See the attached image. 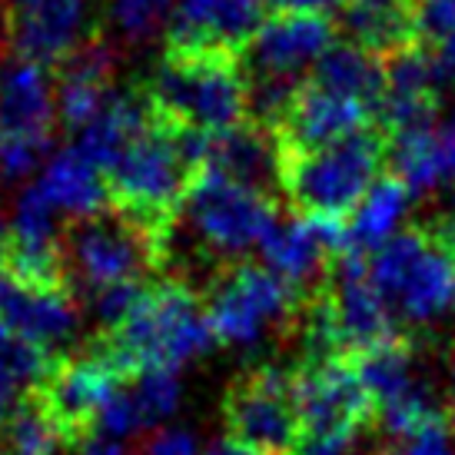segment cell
<instances>
[{
    "label": "cell",
    "instance_id": "obj_1",
    "mask_svg": "<svg viewBox=\"0 0 455 455\" xmlns=\"http://www.w3.org/2000/svg\"><path fill=\"white\" fill-rule=\"evenodd\" d=\"M213 329L206 303L183 279H164L147 286L143 299L114 332L90 342L93 353L114 363L127 379L140 372H180V369L213 349Z\"/></svg>",
    "mask_w": 455,
    "mask_h": 455
},
{
    "label": "cell",
    "instance_id": "obj_2",
    "mask_svg": "<svg viewBox=\"0 0 455 455\" xmlns=\"http://www.w3.org/2000/svg\"><path fill=\"white\" fill-rule=\"evenodd\" d=\"M153 114L193 133H223L250 120V84L233 53L166 51L147 80Z\"/></svg>",
    "mask_w": 455,
    "mask_h": 455
},
{
    "label": "cell",
    "instance_id": "obj_3",
    "mask_svg": "<svg viewBox=\"0 0 455 455\" xmlns=\"http://www.w3.org/2000/svg\"><path fill=\"white\" fill-rule=\"evenodd\" d=\"M386 160H389V137L379 127H366L326 150L283 153L279 190L296 216L346 223V216L355 213V206L379 180Z\"/></svg>",
    "mask_w": 455,
    "mask_h": 455
},
{
    "label": "cell",
    "instance_id": "obj_4",
    "mask_svg": "<svg viewBox=\"0 0 455 455\" xmlns=\"http://www.w3.org/2000/svg\"><path fill=\"white\" fill-rule=\"evenodd\" d=\"M193 177L196 164L187 147V130L156 116L107 173V190L114 210L133 216L143 227L170 233Z\"/></svg>",
    "mask_w": 455,
    "mask_h": 455
},
{
    "label": "cell",
    "instance_id": "obj_5",
    "mask_svg": "<svg viewBox=\"0 0 455 455\" xmlns=\"http://www.w3.org/2000/svg\"><path fill=\"white\" fill-rule=\"evenodd\" d=\"M369 279L405 326L439 329L455 319V253L435 229H403L372 253Z\"/></svg>",
    "mask_w": 455,
    "mask_h": 455
},
{
    "label": "cell",
    "instance_id": "obj_6",
    "mask_svg": "<svg viewBox=\"0 0 455 455\" xmlns=\"http://www.w3.org/2000/svg\"><path fill=\"white\" fill-rule=\"evenodd\" d=\"M170 236L173 229L164 233L120 210H103L67 227V273H74L76 286L87 292L120 283H147L150 273L170 263Z\"/></svg>",
    "mask_w": 455,
    "mask_h": 455
},
{
    "label": "cell",
    "instance_id": "obj_7",
    "mask_svg": "<svg viewBox=\"0 0 455 455\" xmlns=\"http://www.w3.org/2000/svg\"><path fill=\"white\" fill-rule=\"evenodd\" d=\"M206 290L210 329L216 342L233 349H256L266 336L299 319L306 303L290 283L256 263L220 266Z\"/></svg>",
    "mask_w": 455,
    "mask_h": 455
},
{
    "label": "cell",
    "instance_id": "obj_8",
    "mask_svg": "<svg viewBox=\"0 0 455 455\" xmlns=\"http://www.w3.org/2000/svg\"><path fill=\"white\" fill-rule=\"evenodd\" d=\"M180 216H187L193 236L210 250V256L223 259V266L259 250L279 220L273 196L250 190L216 170H200L193 177Z\"/></svg>",
    "mask_w": 455,
    "mask_h": 455
},
{
    "label": "cell",
    "instance_id": "obj_9",
    "mask_svg": "<svg viewBox=\"0 0 455 455\" xmlns=\"http://www.w3.org/2000/svg\"><path fill=\"white\" fill-rule=\"evenodd\" d=\"M227 432L263 455H292L299 443V412L292 395V372L256 366L243 372L223 399Z\"/></svg>",
    "mask_w": 455,
    "mask_h": 455
},
{
    "label": "cell",
    "instance_id": "obj_10",
    "mask_svg": "<svg viewBox=\"0 0 455 455\" xmlns=\"http://www.w3.org/2000/svg\"><path fill=\"white\" fill-rule=\"evenodd\" d=\"M292 395L299 412V435L359 443L363 429L376 422V405L349 359L303 363L292 372Z\"/></svg>",
    "mask_w": 455,
    "mask_h": 455
},
{
    "label": "cell",
    "instance_id": "obj_11",
    "mask_svg": "<svg viewBox=\"0 0 455 455\" xmlns=\"http://www.w3.org/2000/svg\"><path fill=\"white\" fill-rule=\"evenodd\" d=\"M124 382L127 376L114 363H107L100 353L90 349L87 355L57 359L53 372L34 392L60 426L67 445H80L97 432L103 409L114 403Z\"/></svg>",
    "mask_w": 455,
    "mask_h": 455
},
{
    "label": "cell",
    "instance_id": "obj_12",
    "mask_svg": "<svg viewBox=\"0 0 455 455\" xmlns=\"http://www.w3.org/2000/svg\"><path fill=\"white\" fill-rule=\"evenodd\" d=\"M349 250L346 223L342 220H319V216H290L276 220L269 236L259 243V256L269 273L290 283L303 299L316 296L326 286L332 263Z\"/></svg>",
    "mask_w": 455,
    "mask_h": 455
},
{
    "label": "cell",
    "instance_id": "obj_13",
    "mask_svg": "<svg viewBox=\"0 0 455 455\" xmlns=\"http://www.w3.org/2000/svg\"><path fill=\"white\" fill-rule=\"evenodd\" d=\"M323 296H326L329 319H332V332H336L342 359H353V355L399 336L389 306L369 279V263L363 253L346 250L332 263Z\"/></svg>",
    "mask_w": 455,
    "mask_h": 455
},
{
    "label": "cell",
    "instance_id": "obj_14",
    "mask_svg": "<svg viewBox=\"0 0 455 455\" xmlns=\"http://www.w3.org/2000/svg\"><path fill=\"white\" fill-rule=\"evenodd\" d=\"M336 44V27L326 13H273L243 51L246 80H296L316 67Z\"/></svg>",
    "mask_w": 455,
    "mask_h": 455
},
{
    "label": "cell",
    "instance_id": "obj_15",
    "mask_svg": "<svg viewBox=\"0 0 455 455\" xmlns=\"http://www.w3.org/2000/svg\"><path fill=\"white\" fill-rule=\"evenodd\" d=\"M0 17L11 51L40 67H57L90 37L87 0H7Z\"/></svg>",
    "mask_w": 455,
    "mask_h": 455
},
{
    "label": "cell",
    "instance_id": "obj_16",
    "mask_svg": "<svg viewBox=\"0 0 455 455\" xmlns=\"http://www.w3.org/2000/svg\"><path fill=\"white\" fill-rule=\"evenodd\" d=\"M369 116L372 110L366 103L336 93L316 80H303L299 90L292 93L283 120L273 130V137L279 140L283 153L326 150L332 143H342V140L355 137L359 130H366Z\"/></svg>",
    "mask_w": 455,
    "mask_h": 455
},
{
    "label": "cell",
    "instance_id": "obj_17",
    "mask_svg": "<svg viewBox=\"0 0 455 455\" xmlns=\"http://www.w3.org/2000/svg\"><path fill=\"white\" fill-rule=\"evenodd\" d=\"M382 64H386V90L376 107L379 130L389 140H395L429 127L432 120L443 114L439 90L445 84L432 51L409 44L403 51L382 57Z\"/></svg>",
    "mask_w": 455,
    "mask_h": 455
},
{
    "label": "cell",
    "instance_id": "obj_18",
    "mask_svg": "<svg viewBox=\"0 0 455 455\" xmlns=\"http://www.w3.org/2000/svg\"><path fill=\"white\" fill-rule=\"evenodd\" d=\"M263 20L259 0H180L166 24V51L243 57Z\"/></svg>",
    "mask_w": 455,
    "mask_h": 455
},
{
    "label": "cell",
    "instance_id": "obj_19",
    "mask_svg": "<svg viewBox=\"0 0 455 455\" xmlns=\"http://www.w3.org/2000/svg\"><path fill=\"white\" fill-rule=\"evenodd\" d=\"M279 140L273 137V130L259 127L253 120H243L223 133H203L200 170H216L250 190L273 196V190H279Z\"/></svg>",
    "mask_w": 455,
    "mask_h": 455
},
{
    "label": "cell",
    "instance_id": "obj_20",
    "mask_svg": "<svg viewBox=\"0 0 455 455\" xmlns=\"http://www.w3.org/2000/svg\"><path fill=\"white\" fill-rule=\"evenodd\" d=\"M0 326L51 353L53 346L74 339L80 326L74 292L27 290L0 273Z\"/></svg>",
    "mask_w": 455,
    "mask_h": 455
},
{
    "label": "cell",
    "instance_id": "obj_21",
    "mask_svg": "<svg viewBox=\"0 0 455 455\" xmlns=\"http://www.w3.org/2000/svg\"><path fill=\"white\" fill-rule=\"evenodd\" d=\"M53 97L47 67L27 57L0 60V137H53Z\"/></svg>",
    "mask_w": 455,
    "mask_h": 455
},
{
    "label": "cell",
    "instance_id": "obj_22",
    "mask_svg": "<svg viewBox=\"0 0 455 455\" xmlns=\"http://www.w3.org/2000/svg\"><path fill=\"white\" fill-rule=\"evenodd\" d=\"M392 177H399L412 196L435 193L455 183V110L439 114L429 127L389 140Z\"/></svg>",
    "mask_w": 455,
    "mask_h": 455
},
{
    "label": "cell",
    "instance_id": "obj_23",
    "mask_svg": "<svg viewBox=\"0 0 455 455\" xmlns=\"http://www.w3.org/2000/svg\"><path fill=\"white\" fill-rule=\"evenodd\" d=\"M156 114L147 97V90H130V93H110V100L103 103L97 120L80 133V150L90 164L100 170L103 177L114 170V164L124 156L130 143L150 127Z\"/></svg>",
    "mask_w": 455,
    "mask_h": 455
},
{
    "label": "cell",
    "instance_id": "obj_24",
    "mask_svg": "<svg viewBox=\"0 0 455 455\" xmlns=\"http://www.w3.org/2000/svg\"><path fill=\"white\" fill-rule=\"evenodd\" d=\"M37 187L53 203L57 213H70L76 220L103 213L110 203L107 177L90 164L80 147H67V150L53 153L40 173Z\"/></svg>",
    "mask_w": 455,
    "mask_h": 455
},
{
    "label": "cell",
    "instance_id": "obj_25",
    "mask_svg": "<svg viewBox=\"0 0 455 455\" xmlns=\"http://www.w3.org/2000/svg\"><path fill=\"white\" fill-rule=\"evenodd\" d=\"M355 369L359 382L366 386L369 399L379 412L382 405L399 403L412 392L426 389L429 382L419 379V366H416V346L405 339V336H395L389 342H379L366 353H359L349 359Z\"/></svg>",
    "mask_w": 455,
    "mask_h": 455
},
{
    "label": "cell",
    "instance_id": "obj_26",
    "mask_svg": "<svg viewBox=\"0 0 455 455\" xmlns=\"http://www.w3.org/2000/svg\"><path fill=\"white\" fill-rule=\"evenodd\" d=\"M409 203L412 193L399 177H379L372 183V190L363 196L355 206L353 220L346 223V236H349V250L355 253H376L389 240L403 233V220L409 216Z\"/></svg>",
    "mask_w": 455,
    "mask_h": 455
},
{
    "label": "cell",
    "instance_id": "obj_27",
    "mask_svg": "<svg viewBox=\"0 0 455 455\" xmlns=\"http://www.w3.org/2000/svg\"><path fill=\"white\" fill-rule=\"evenodd\" d=\"M323 87L346 93L353 100L366 103L369 110H376L382 100V90H386V64H382L379 53L359 47L353 40L346 44H332V51L313 67V76Z\"/></svg>",
    "mask_w": 455,
    "mask_h": 455
},
{
    "label": "cell",
    "instance_id": "obj_28",
    "mask_svg": "<svg viewBox=\"0 0 455 455\" xmlns=\"http://www.w3.org/2000/svg\"><path fill=\"white\" fill-rule=\"evenodd\" d=\"M342 20H346V30L353 34V44L379 53V57H389V53L416 44L405 0H346Z\"/></svg>",
    "mask_w": 455,
    "mask_h": 455
},
{
    "label": "cell",
    "instance_id": "obj_29",
    "mask_svg": "<svg viewBox=\"0 0 455 455\" xmlns=\"http://www.w3.org/2000/svg\"><path fill=\"white\" fill-rule=\"evenodd\" d=\"M67 445L37 392L24 395L0 426V455H57Z\"/></svg>",
    "mask_w": 455,
    "mask_h": 455
},
{
    "label": "cell",
    "instance_id": "obj_30",
    "mask_svg": "<svg viewBox=\"0 0 455 455\" xmlns=\"http://www.w3.org/2000/svg\"><path fill=\"white\" fill-rule=\"evenodd\" d=\"M53 70H57V84H87V87L110 90V76L116 70V51L103 34H90Z\"/></svg>",
    "mask_w": 455,
    "mask_h": 455
},
{
    "label": "cell",
    "instance_id": "obj_31",
    "mask_svg": "<svg viewBox=\"0 0 455 455\" xmlns=\"http://www.w3.org/2000/svg\"><path fill=\"white\" fill-rule=\"evenodd\" d=\"M127 392L130 399H133L140 426L150 429V426H160L164 419H170L177 412L180 395H183V382H180V372L156 369V372H140V376H133Z\"/></svg>",
    "mask_w": 455,
    "mask_h": 455
},
{
    "label": "cell",
    "instance_id": "obj_32",
    "mask_svg": "<svg viewBox=\"0 0 455 455\" xmlns=\"http://www.w3.org/2000/svg\"><path fill=\"white\" fill-rule=\"evenodd\" d=\"M180 0H110V24L133 44L150 40L164 24H170V17L177 11Z\"/></svg>",
    "mask_w": 455,
    "mask_h": 455
},
{
    "label": "cell",
    "instance_id": "obj_33",
    "mask_svg": "<svg viewBox=\"0 0 455 455\" xmlns=\"http://www.w3.org/2000/svg\"><path fill=\"white\" fill-rule=\"evenodd\" d=\"M405 11L419 47H439L455 34V0H405Z\"/></svg>",
    "mask_w": 455,
    "mask_h": 455
},
{
    "label": "cell",
    "instance_id": "obj_34",
    "mask_svg": "<svg viewBox=\"0 0 455 455\" xmlns=\"http://www.w3.org/2000/svg\"><path fill=\"white\" fill-rule=\"evenodd\" d=\"M53 137H0V180H24L51 153Z\"/></svg>",
    "mask_w": 455,
    "mask_h": 455
},
{
    "label": "cell",
    "instance_id": "obj_35",
    "mask_svg": "<svg viewBox=\"0 0 455 455\" xmlns=\"http://www.w3.org/2000/svg\"><path fill=\"white\" fill-rule=\"evenodd\" d=\"M147 286L150 283H120V286H107V290L90 292V309H93V319L103 326V332H114L137 309Z\"/></svg>",
    "mask_w": 455,
    "mask_h": 455
},
{
    "label": "cell",
    "instance_id": "obj_36",
    "mask_svg": "<svg viewBox=\"0 0 455 455\" xmlns=\"http://www.w3.org/2000/svg\"><path fill=\"white\" fill-rule=\"evenodd\" d=\"M405 455H455V432L449 419L419 432L412 443H405Z\"/></svg>",
    "mask_w": 455,
    "mask_h": 455
},
{
    "label": "cell",
    "instance_id": "obj_37",
    "mask_svg": "<svg viewBox=\"0 0 455 455\" xmlns=\"http://www.w3.org/2000/svg\"><path fill=\"white\" fill-rule=\"evenodd\" d=\"M143 455H200L196 435L187 429H166L160 435H153L150 443L140 449Z\"/></svg>",
    "mask_w": 455,
    "mask_h": 455
},
{
    "label": "cell",
    "instance_id": "obj_38",
    "mask_svg": "<svg viewBox=\"0 0 455 455\" xmlns=\"http://www.w3.org/2000/svg\"><path fill=\"white\" fill-rule=\"evenodd\" d=\"M263 7H273L276 13H326L339 0H259Z\"/></svg>",
    "mask_w": 455,
    "mask_h": 455
},
{
    "label": "cell",
    "instance_id": "obj_39",
    "mask_svg": "<svg viewBox=\"0 0 455 455\" xmlns=\"http://www.w3.org/2000/svg\"><path fill=\"white\" fill-rule=\"evenodd\" d=\"M76 455H127V445L120 439H110L103 432H93L90 439H84L80 445H74Z\"/></svg>",
    "mask_w": 455,
    "mask_h": 455
},
{
    "label": "cell",
    "instance_id": "obj_40",
    "mask_svg": "<svg viewBox=\"0 0 455 455\" xmlns=\"http://www.w3.org/2000/svg\"><path fill=\"white\" fill-rule=\"evenodd\" d=\"M429 51L435 57V67H439L443 80H455V34L449 40H443L439 47H429Z\"/></svg>",
    "mask_w": 455,
    "mask_h": 455
},
{
    "label": "cell",
    "instance_id": "obj_41",
    "mask_svg": "<svg viewBox=\"0 0 455 455\" xmlns=\"http://www.w3.org/2000/svg\"><path fill=\"white\" fill-rule=\"evenodd\" d=\"M200 455H263V452H256V449H250V445L236 443L233 435H223V439H213Z\"/></svg>",
    "mask_w": 455,
    "mask_h": 455
},
{
    "label": "cell",
    "instance_id": "obj_42",
    "mask_svg": "<svg viewBox=\"0 0 455 455\" xmlns=\"http://www.w3.org/2000/svg\"><path fill=\"white\" fill-rule=\"evenodd\" d=\"M435 236H439V240H443L445 246H449V250L455 253V213H449V216H443V220H439V227H435Z\"/></svg>",
    "mask_w": 455,
    "mask_h": 455
},
{
    "label": "cell",
    "instance_id": "obj_43",
    "mask_svg": "<svg viewBox=\"0 0 455 455\" xmlns=\"http://www.w3.org/2000/svg\"><path fill=\"white\" fill-rule=\"evenodd\" d=\"M445 382H449V395H452V409H455V342H452V353H449V363H445Z\"/></svg>",
    "mask_w": 455,
    "mask_h": 455
},
{
    "label": "cell",
    "instance_id": "obj_44",
    "mask_svg": "<svg viewBox=\"0 0 455 455\" xmlns=\"http://www.w3.org/2000/svg\"><path fill=\"white\" fill-rule=\"evenodd\" d=\"M7 243H11V223L0 220V269H4V259H7Z\"/></svg>",
    "mask_w": 455,
    "mask_h": 455
},
{
    "label": "cell",
    "instance_id": "obj_45",
    "mask_svg": "<svg viewBox=\"0 0 455 455\" xmlns=\"http://www.w3.org/2000/svg\"><path fill=\"white\" fill-rule=\"evenodd\" d=\"M372 455H395V452H389V449H379V452H372Z\"/></svg>",
    "mask_w": 455,
    "mask_h": 455
}]
</instances>
